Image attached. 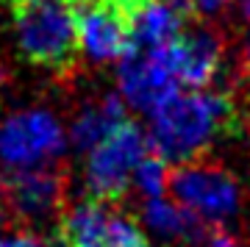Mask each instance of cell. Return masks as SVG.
I'll list each match as a JSON object with an SVG mask.
<instances>
[{"label": "cell", "mask_w": 250, "mask_h": 247, "mask_svg": "<svg viewBox=\"0 0 250 247\" xmlns=\"http://www.w3.org/2000/svg\"><path fill=\"white\" fill-rule=\"evenodd\" d=\"M64 147L62 125L47 111H22L0 123V164L6 169L47 167Z\"/></svg>", "instance_id": "5"}, {"label": "cell", "mask_w": 250, "mask_h": 247, "mask_svg": "<svg viewBox=\"0 0 250 247\" xmlns=\"http://www.w3.org/2000/svg\"><path fill=\"white\" fill-rule=\"evenodd\" d=\"M125 120H128V117H125L123 100L117 95H106L100 103L86 106L78 117H75V123H72V128H70L72 147L81 150V153L95 150L100 142L106 139L111 131H117Z\"/></svg>", "instance_id": "11"}, {"label": "cell", "mask_w": 250, "mask_h": 247, "mask_svg": "<svg viewBox=\"0 0 250 247\" xmlns=\"http://www.w3.org/2000/svg\"><path fill=\"white\" fill-rule=\"evenodd\" d=\"M167 164L159 153H145V159L136 164L134 169V184L139 192H145L147 197H161L164 186H167Z\"/></svg>", "instance_id": "13"}, {"label": "cell", "mask_w": 250, "mask_h": 247, "mask_svg": "<svg viewBox=\"0 0 250 247\" xmlns=\"http://www.w3.org/2000/svg\"><path fill=\"white\" fill-rule=\"evenodd\" d=\"M187 20L178 11H172L164 0H150L142 9L131 14V34H134V47L131 50H150L172 42L184 31Z\"/></svg>", "instance_id": "12"}, {"label": "cell", "mask_w": 250, "mask_h": 247, "mask_svg": "<svg viewBox=\"0 0 250 247\" xmlns=\"http://www.w3.org/2000/svg\"><path fill=\"white\" fill-rule=\"evenodd\" d=\"M233 3L239 6V14H242V17L250 22V0H233Z\"/></svg>", "instance_id": "16"}, {"label": "cell", "mask_w": 250, "mask_h": 247, "mask_svg": "<svg viewBox=\"0 0 250 247\" xmlns=\"http://www.w3.org/2000/svg\"><path fill=\"white\" fill-rule=\"evenodd\" d=\"M117 3H120V6H123L128 14H134L136 9H142L145 3H150V0H117Z\"/></svg>", "instance_id": "15"}, {"label": "cell", "mask_w": 250, "mask_h": 247, "mask_svg": "<svg viewBox=\"0 0 250 247\" xmlns=\"http://www.w3.org/2000/svg\"><path fill=\"white\" fill-rule=\"evenodd\" d=\"M147 153V136L131 120H125L117 131H111L95 150H89L86 161V192L92 200L117 203L128 192L136 164Z\"/></svg>", "instance_id": "3"}, {"label": "cell", "mask_w": 250, "mask_h": 247, "mask_svg": "<svg viewBox=\"0 0 250 247\" xmlns=\"http://www.w3.org/2000/svg\"><path fill=\"white\" fill-rule=\"evenodd\" d=\"M0 200L17 220L42 225L62 211L64 175L50 167L6 169L0 178Z\"/></svg>", "instance_id": "7"}, {"label": "cell", "mask_w": 250, "mask_h": 247, "mask_svg": "<svg viewBox=\"0 0 250 247\" xmlns=\"http://www.w3.org/2000/svg\"><path fill=\"white\" fill-rule=\"evenodd\" d=\"M75 3H89V0H75Z\"/></svg>", "instance_id": "18"}, {"label": "cell", "mask_w": 250, "mask_h": 247, "mask_svg": "<svg viewBox=\"0 0 250 247\" xmlns=\"http://www.w3.org/2000/svg\"><path fill=\"white\" fill-rule=\"evenodd\" d=\"M62 239L67 247H147V239L134 220L92 197L64 211Z\"/></svg>", "instance_id": "6"}, {"label": "cell", "mask_w": 250, "mask_h": 247, "mask_svg": "<svg viewBox=\"0 0 250 247\" xmlns=\"http://www.w3.org/2000/svg\"><path fill=\"white\" fill-rule=\"evenodd\" d=\"M50 247H67V245H50Z\"/></svg>", "instance_id": "19"}, {"label": "cell", "mask_w": 250, "mask_h": 247, "mask_svg": "<svg viewBox=\"0 0 250 247\" xmlns=\"http://www.w3.org/2000/svg\"><path fill=\"white\" fill-rule=\"evenodd\" d=\"M120 89H123L125 100L139 111L153 114L161 103H167L175 95L178 81L170 70L164 47L125 53L120 64Z\"/></svg>", "instance_id": "9"}, {"label": "cell", "mask_w": 250, "mask_h": 247, "mask_svg": "<svg viewBox=\"0 0 250 247\" xmlns=\"http://www.w3.org/2000/svg\"><path fill=\"white\" fill-rule=\"evenodd\" d=\"M175 203L197 214L200 220L225 222L239 208V184L228 169L217 164H181L167 178Z\"/></svg>", "instance_id": "4"}, {"label": "cell", "mask_w": 250, "mask_h": 247, "mask_svg": "<svg viewBox=\"0 0 250 247\" xmlns=\"http://www.w3.org/2000/svg\"><path fill=\"white\" fill-rule=\"evenodd\" d=\"M170 62V70L178 83L192 89H203L217 78L223 67V39L211 28H197L184 34L181 31L172 42L161 44Z\"/></svg>", "instance_id": "10"}, {"label": "cell", "mask_w": 250, "mask_h": 247, "mask_svg": "<svg viewBox=\"0 0 250 247\" xmlns=\"http://www.w3.org/2000/svg\"><path fill=\"white\" fill-rule=\"evenodd\" d=\"M239 111L231 97L187 92L175 95L153 111V153L164 161L189 164L200 159L211 142L239 131Z\"/></svg>", "instance_id": "1"}, {"label": "cell", "mask_w": 250, "mask_h": 247, "mask_svg": "<svg viewBox=\"0 0 250 247\" xmlns=\"http://www.w3.org/2000/svg\"><path fill=\"white\" fill-rule=\"evenodd\" d=\"M78 9V39L81 50L92 62H114L131 53L134 34H131V14L117 0H89L75 3Z\"/></svg>", "instance_id": "8"}, {"label": "cell", "mask_w": 250, "mask_h": 247, "mask_svg": "<svg viewBox=\"0 0 250 247\" xmlns=\"http://www.w3.org/2000/svg\"><path fill=\"white\" fill-rule=\"evenodd\" d=\"M3 211H6V206H3V200H0V222H3Z\"/></svg>", "instance_id": "17"}, {"label": "cell", "mask_w": 250, "mask_h": 247, "mask_svg": "<svg viewBox=\"0 0 250 247\" xmlns=\"http://www.w3.org/2000/svg\"><path fill=\"white\" fill-rule=\"evenodd\" d=\"M17 44L28 62L64 72L78 62L75 0H9Z\"/></svg>", "instance_id": "2"}, {"label": "cell", "mask_w": 250, "mask_h": 247, "mask_svg": "<svg viewBox=\"0 0 250 247\" xmlns=\"http://www.w3.org/2000/svg\"><path fill=\"white\" fill-rule=\"evenodd\" d=\"M0 247H42V242L34 233H14V236H0Z\"/></svg>", "instance_id": "14"}]
</instances>
